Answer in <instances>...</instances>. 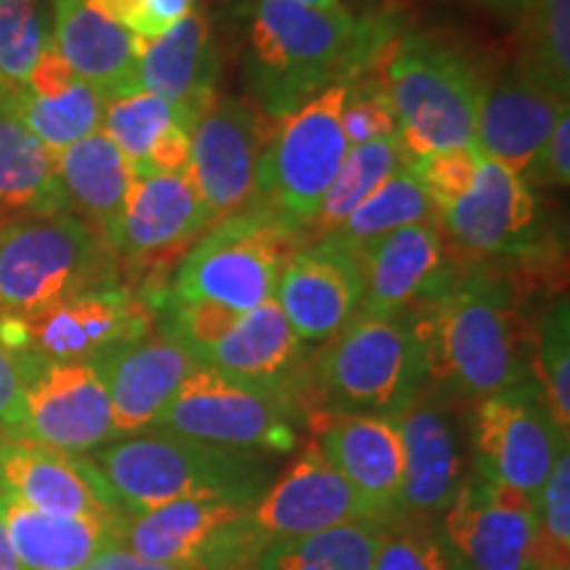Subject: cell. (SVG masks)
Instances as JSON below:
<instances>
[{"instance_id": "6da1fadb", "label": "cell", "mask_w": 570, "mask_h": 570, "mask_svg": "<svg viewBox=\"0 0 570 570\" xmlns=\"http://www.w3.org/2000/svg\"><path fill=\"white\" fill-rule=\"evenodd\" d=\"M425 360V389L452 402H481L531 381L518 331L515 291L499 275H446L410 309Z\"/></svg>"}, {"instance_id": "7a4b0ae2", "label": "cell", "mask_w": 570, "mask_h": 570, "mask_svg": "<svg viewBox=\"0 0 570 570\" xmlns=\"http://www.w3.org/2000/svg\"><path fill=\"white\" fill-rule=\"evenodd\" d=\"M394 40L386 27L341 9L254 0L248 9L246 75L259 109L283 119L331 85L362 75Z\"/></svg>"}, {"instance_id": "3957f363", "label": "cell", "mask_w": 570, "mask_h": 570, "mask_svg": "<svg viewBox=\"0 0 570 570\" xmlns=\"http://www.w3.org/2000/svg\"><path fill=\"white\" fill-rule=\"evenodd\" d=\"M90 462L127 515L188 499L254 504L277 473L273 454L204 444L164 431L111 441L96 449Z\"/></svg>"}, {"instance_id": "277c9868", "label": "cell", "mask_w": 570, "mask_h": 570, "mask_svg": "<svg viewBox=\"0 0 570 570\" xmlns=\"http://www.w3.org/2000/svg\"><path fill=\"white\" fill-rule=\"evenodd\" d=\"M375 63L410 164L473 146L483 80L460 53L425 35H404L391 40Z\"/></svg>"}, {"instance_id": "5b68a950", "label": "cell", "mask_w": 570, "mask_h": 570, "mask_svg": "<svg viewBox=\"0 0 570 570\" xmlns=\"http://www.w3.org/2000/svg\"><path fill=\"white\" fill-rule=\"evenodd\" d=\"M320 412L399 417L425 389V360L412 315H354L309 370Z\"/></svg>"}, {"instance_id": "8992f818", "label": "cell", "mask_w": 570, "mask_h": 570, "mask_svg": "<svg viewBox=\"0 0 570 570\" xmlns=\"http://www.w3.org/2000/svg\"><path fill=\"white\" fill-rule=\"evenodd\" d=\"M346 82L331 85L302 109L281 119L256 161L248 212L306 240L323 198L346 159L341 104Z\"/></svg>"}, {"instance_id": "52a82bcc", "label": "cell", "mask_w": 570, "mask_h": 570, "mask_svg": "<svg viewBox=\"0 0 570 570\" xmlns=\"http://www.w3.org/2000/svg\"><path fill=\"white\" fill-rule=\"evenodd\" d=\"M117 285L111 248L82 217L0 225V315H30L85 291Z\"/></svg>"}, {"instance_id": "ba28073f", "label": "cell", "mask_w": 570, "mask_h": 570, "mask_svg": "<svg viewBox=\"0 0 570 570\" xmlns=\"http://www.w3.org/2000/svg\"><path fill=\"white\" fill-rule=\"evenodd\" d=\"M164 333L188 348L198 365L246 386L275 391L294 402L296 391L306 389L304 341L296 336L275 298L252 312L175 302Z\"/></svg>"}, {"instance_id": "9c48e42d", "label": "cell", "mask_w": 570, "mask_h": 570, "mask_svg": "<svg viewBox=\"0 0 570 570\" xmlns=\"http://www.w3.org/2000/svg\"><path fill=\"white\" fill-rule=\"evenodd\" d=\"M302 240L254 212L219 219L185 254L175 277V302L252 312L275 298L288 256Z\"/></svg>"}, {"instance_id": "30bf717a", "label": "cell", "mask_w": 570, "mask_h": 570, "mask_svg": "<svg viewBox=\"0 0 570 570\" xmlns=\"http://www.w3.org/2000/svg\"><path fill=\"white\" fill-rule=\"evenodd\" d=\"M151 431L204 444L285 454L294 452L298 441L296 402L196 365L156 417Z\"/></svg>"}, {"instance_id": "8fae6325", "label": "cell", "mask_w": 570, "mask_h": 570, "mask_svg": "<svg viewBox=\"0 0 570 570\" xmlns=\"http://www.w3.org/2000/svg\"><path fill=\"white\" fill-rule=\"evenodd\" d=\"M468 436L475 473L531 499L568 449V433L554 420L537 377L475 402Z\"/></svg>"}, {"instance_id": "7c38bea8", "label": "cell", "mask_w": 570, "mask_h": 570, "mask_svg": "<svg viewBox=\"0 0 570 570\" xmlns=\"http://www.w3.org/2000/svg\"><path fill=\"white\" fill-rule=\"evenodd\" d=\"M252 504L169 502L127 515L119 525V547L142 560L188 570H248L262 547L248 531Z\"/></svg>"}, {"instance_id": "4fadbf2b", "label": "cell", "mask_w": 570, "mask_h": 570, "mask_svg": "<svg viewBox=\"0 0 570 570\" xmlns=\"http://www.w3.org/2000/svg\"><path fill=\"white\" fill-rule=\"evenodd\" d=\"M151 331L148 309L127 288L104 285L30 315H0V346L51 362H88Z\"/></svg>"}, {"instance_id": "5bb4252c", "label": "cell", "mask_w": 570, "mask_h": 570, "mask_svg": "<svg viewBox=\"0 0 570 570\" xmlns=\"http://www.w3.org/2000/svg\"><path fill=\"white\" fill-rule=\"evenodd\" d=\"M458 570H537V504L523 491L468 470L439 518Z\"/></svg>"}, {"instance_id": "9a60e30c", "label": "cell", "mask_w": 570, "mask_h": 570, "mask_svg": "<svg viewBox=\"0 0 570 570\" xmlns=\"http://www.w3.org/2000/svg\"><path fill=\"white\" fill-rule=\"evenodd\" d=\"M13 356L24 377L27 417L21 441L63 454H88L117 441L109 394L90 362Z\"/></svg>"}, {"instance_id": "2e32d148", "label": "cell", "mask_w": 570, "mask_h": 570, "mask_svg": "<svg viewBox=\"0 0 570 570\" xmlns=\"http://www.w3.org/2000/svg\"><path fill=\"white\" fill-rule=\"evenodd\" d=\"M0 494L59 518H85L119 531L127 512L90 458L21 439H0Z\"/></svg>"}, {"instance_id": "e0dca14e", "label": "cell", "mask_w": 570, "mask_h": 570, "mask_svg": "<svg viewBox=\"0 0 570 570\" xmlns=\"http://www.w3.org/2000/svg\"><path fill=\"white\" fill-rule=\"evenodd\" d=\"M265 122L256 106L238 98H214L190 132L194 180L214 223L244 212L252 204L256 161L265 148Z\"/></svg>"}, {"instance_id": "ac0fdd59", "label": "cell", "mask_w": 570, "mask_h": 570, "mask_svg": "<svg viewBox=\"0 0 570 570\" xmlns=\"http://www.w3.org/2000/svg\"><path fill=\"white\" fill-rule=\"evenodd\" d=\"M370 520L338 470L309 441L281 479L248 508L246 523L262 552L285 539L309 537L333 525Z\"/></svg>"}, {"instance_id": "d6986e66", "label": "cell", "mask_w": 570, "mask_h": 570, "mask_svg": "<svg viewBox=\"0 0 570 570\" xmlns=\"http://www.w3.org/2000/svg\"><path fill=\"white\" fill-rule=\"evenodd\" d=\"M362 259L333 238L312 240L285 262L275 302L304 344H325L360 312Z\"/></svg>"}, {"instance_id": "ffe728a7", "label": "cell", "mask_w": 570, "mask_h": 570, "mask_svg": "<svg viewBox=\"0 0 570 570\" xmlns=\"http://www.w3.org/2000/svg\"><path fill=\"white\" fill-rule=\"evenodd\" d=\"M439 227L470 256H518L539 248L533 190L487 154L465 194L439 212Z\"/></svg>"}, {"instance_id": "44dd1931", "label": "cell", "mask_w": 570, "mask_h": 570, "mask_svg": "<svg viewBox=\"0 0 570 570\" xmlns=\"http://www.w3.org/2000/svg\"><path fill=\"white\" fill-rule=\"evenodd\" d=\"M88 362L109 394L117 439L151 431L169 399L198 365L194 354L164 331H148L140 338L104 348Z\"/></svg>"}, {"instance_id": "7402d4cb", "label": "cell", "mask_w": 570, "mask_h": 570, "mask_svg": "<svg viewBox=\"0 0 570 570\" xmlns=\"http://www.w3.org/2000/svg\"><path fill=\"white\" fill-rule=\"evenodd\" d=\"M317 446L375 523L399 518L404 446L394 417L315 412Z\"/></svg>"}, {"instance_id": "603a6c76", "label": "cell", "mask_w": 570, "mask_h": 570, "mask_svg": "<svg viewBox=\"0 0 570 570\" xmlns=\"http://www.w3.org/2000/svg\"><path fill=\"white\" fill-rule=\"evenodd\" d=\"M404 446L399 518L436 520L458 497L465 479V439L454 407L423 389L412 407L396 417Z\"/></svg>"}, {"instance_id": "cb8c5ba5", "label": "cell", "mask_w": 570, "mask_h": 570, "mask_svg": "<svg viewBox=\"0 0 570 570\" xmlns=\"http://www.w3.org/2000/svg\"><path fill=\"white\" fill-rule=\"evenodd\" d=\"M562 111H568V98L518 61L497 82L483 85L475 146L510 173L525 177Z\"/></svg>"}, {"instance_id": "d4e9b609", "label": "cell", "mask_w": 570, "mask_h": 570, "mask_svg": "<svg viewBox=\"0 0 570 570\" xmlns=\"http://www.w3.org/2000/svg\"><path fill=\"white\" fill-rule=\"evenodd\" d=\"M140 90L161 101L196 127L198 117L217 98L219 56L204 11L190 9L177 24L154 40H138Z\"/></svg>"}, {"instance_id": "484cf974", "label": "cell", "mask_w": 570, "mask_h": 570, "mask_svg": "<svg viewBox=\"0 0 570 570\" xmlns=\"http://www.w3.org/2000/svg\"><path fill=\"white\" fill-rule=\"evenodd\" d=\"M206 225L214 219L188 173L135 177L109 248L132 262L154 259L190 244Z\"/></svg>"}, {"instance_id": "4316f807", "label": "cell", "mask_w": 570, "mask_h": 570, "mask_svg": "<svg viewBox=\"0 0 570 570\" xmlns=\"http://www.w3.org/2000/svg\"><path fill=\"white\" fill-rule=\"evenodd\" d=\"M53 46L77 80L106 98L140 90L138 38L104 9L101 0H56Z\"/></svg>"}, {"instance_id": "83f0119b", "label": "cell", "mask_w": 570, "mask_h": 570, "mask_svg": "<svg viewBox=\"0 0 570 570\" xmlns=\"http://www.w3.org/2000/svg\"><path fill=\"white\" fill-rule=\"evenodd\" d=\"M362 259L365 296L356 315L391 317L423 302L444 283L446 244L439 223L402 227L367 248Z\"/></svg>"}, {"instance_id": "f1b7e54d", "label": "cell", "mask_w": 570, "mask_h": 570, "mask_svg": "<svg viewBox=\"0 0 570 570\" xmlns=\"http://www.w3.org/2000/svg\"><path fill=\"white\" fill-rule=\"evenodd\" d=\"M101 130L130 161L135 177L185 173L194 125L154 92L106 98Z\"/></svg>"}, {"instance_id": "f546056e", "label": "cell", "mask_w": 570, "mask_h": 570, "mask_svg": "<svg viewBox=\"0 0 570 570\" xmlns=\"http://www.w3.org/2000/svg\"><path fill=\"white\" fill-rule=\"evenodd\" d=\"M53 159L67 206L80 212L90 225H96V233L109 246L111 235L122 219L127 194L135 183L130 161L104 130L53 154Z\"/></svg>"}, {"instance_id": "4dcf8cb0", "label": "cell", "mask_w": 570, "mask_h": 570, "mask_svg": "<svg viewBox=\"0 0 570 570\" xmlns=\"http://www.w3.org/2000/svg\"><path fill=\"white\" fill-rule=\"evenodd\" d=\"M0 520L27 570H82L96 554L119 544V531L114 525L85 518L46 515L3 494Z\"/></svg>"}, {"instance_id": "1f68e13d", "label": "cell", "mask_w": 570, "mask_h": 570, "mask_svg": "<svg viewBox=\"0 0 570 570\" xmlns=\"http://www.w3.org/2000/svg\"><path fill=\"white\" fill-rule=\"evenodd\" d=\"M53 151L0 109V223L67 214Z\"/></svg>"}, {"instance_id": "d6a6232c", "label": "cell", "mask_w": 570, "mask_h": 570, "mask_svg": "<svg viewBox=\"0 0 570 570\" xmlns=\"http://www.w3.org/2000/svg\"><path fill=\"white\" fill-rule=\"evenodd\" d=\"M0 109L13 114L48 151L59 154L101 130L106 96L82 80L59 96H35L24 85L0 80Z\"/></svg>"}, {"instance_id": "836d02e7", "label": "cell", "mask_w": 570, "mask_h": 570, "mask_svg": "<svg viewBox=\"0 0 570 570\" xmlns=\"http://www.w3.org/2000/svg\"><path fill=\"white\" fill-rule=\"evenodd\" d=\"M386 523L354 520L269 544L248 570H373Z\"/></svg>"}, {"instance_id": "e575fe53", "label": "cell", "mask_w": 570, "mask_h": 570, "mask_svg": "<svg viewBox=\"0 0 570 570\" xmlns=\"http://www.w3.org/2000/svg\"><path fill=\"white\" fill-rule=\"evenodd\" d=\"M404 167H410V156L404 151L399 135L348 148L336 180L327 188L315 223L306 233V244L338 230L356 206L365 202L367 196H373L389 177H394Z\"/></svg>"}, {"instance_id": "d590c367", "label": "cell", "mask_w": 570, "mask_h": 570, "mask_svg": "<svg viewBox=\"0 0 570 570\" xmlns=\"http://www.w3.org/2000/svg\"><path fill=\"white\" fill-rule=\"evenodd\" d=\"M420 223H439V212L428 198L423 185L417 183V177L412 175V169L404 167L356 206L338 230L325 235V238L338 240L348 252L362 256L386 235Z\"/></svg>"}, {"instance_id": "8d00e7d4", "label": "cell", "mask_w": 570, "mask_h": 570, "mask_svg": "<svg viewBox=\"0 0 570 570\" xmlns=\"http://www.w3.org/2000/svg\"><path fill=\"white\" fill-rule=\"evenodd\" d=\"M529 48L520 63L562 98L570 90V0H537L525 11Z\"/></svg>"}, {"instance_id": "74e56055", "label": "cell", "mask_w": 570, "mask_h": 570, "mask_svg": "<svg viewBox=\"0 0 570 570\" xmlns=\"http://www.w3.org/2000/svg\"><path fill=\"white\" fill-rule=\"evenodd\" d=\"M51 38L40 0H0V80L24 85Z\"/></svg>"}, {"instance_id": "f35d334b", "label": "cell", "mask_w": 570, "mask_h": 570, "mask_svg": "<svg viewBox=\"0 0 570 570\" xmlns=\"http://www.w3.org/2000/svg\"><path fill=\"white\" fill-rule=\"evenodd\" d=\"M373 570H458L436 520L396 518L386 523Z\"/></svg>"}, {"instance_id": "ab89813d", "label": "cell", "mask_w": 570, "mask_h": 570, "mask_svg": "<svg viewBox=\"0 0 570 570\" xmlns=\"http://www.w3.org/2000/svg\"><path fill=\"white\" fill-rule=\"evenodd\" d=\"M537 381L562 431L570 428V312L568 296L554 298L547 309L537 346Z\"/></svg>"}, {"instance_id": "60d3db41", "label": "cell", "mask_w": 570, "mask_h": 570, "mask_svg": "<svg viewBox=\"0 0 570 570\" xmlns=\"http://www.w3.org/2000/svg\"><path fill=\"white\" fill-rule=\"evenodd\" d=\"M537 504V570L570 560V454L562 449L552 473L533 499Z\"/></svg>"}, {"instance_id": "b9f144b4", "label": "cell", "mask_w": 570, "mask_h": 570, "mask_svg": "<svg viewBox=\"0 0 570 570\" xmlns=\"http://www.w3.org/2000/svg\"><path fill=\"white\" fill-rule=\"evenodd\" d=\"M341 130L348 148L399 135L394 109L377 77L356 75L346 82V96L341 104Z\"/></svg>"}, {"instance_id": "7bdbcfd3", "label": "cell", "mask_w": 570, "mask_h": 570, "mask_svg": "<svg viewBox=\"0 0 570 570\" xmlns=\"http://www.w3.org/2000/svg\"><path fill=\"white\" fill-rule=\"evenodd\" d=\"M483 151L479 146H462V148H449V151H436L420 156L410 164L412 175L417 177V183L423 185V190L431 198L436 212L446 209L449 204H454L465 194L473 183L475 169H479Z\"/></svg>"}, {"instance_id": "ee69618b", "label": "cell", "mask_w": 570, "mask_h": 570, "mask_svg": "<svg viewBox=\"0 0 570 570\" xmlns=\"http://www.w3.org/2000/svg\"><path fill=\"white\" fill-rule=\"evenodd\" d=\"M101 6L138 40H154L196 9V0H101Z\"/></svg>"}, {"instance_id": "f6af8a7d", "label": "cell", "mask_w": 570, "mask_h": 570, "mask_svg": "<svg viewBox=\"0 0 570 570\" xmlns=\"http://www.w3.org/2000/svg\"><path fill=\"white\" fill-rule=\"evenodd\" d=\"M525 185H550V188H568L570 183V111H562L558 125L550 132L537 159L525 173Z\"/></svg>"}, {"instance_id": "bcb514c9", "label": "cell", "mask_w": 570, "mask_h": 570, "mask_svg": "<svg viewBox=\"0 0 570 570\" xmlns=\"http://www.w3.org/2000/svg\"><path fill=\"white\" fill-rule=\"evenodd\" d=\"M24 377L11 352L0 346V439L24 436Z\"/></svg>"}, {"instance_id": "7dc6e473", "label": "cell", "mask_w": 570, "mask_h": 570, "mask_svg": "<svg viewBox=\"0 0 570 570\" xmlns=\"http://www.w3.org/2000/svg\"><path fill=\"white\" fill-rule=\"evenodd\" d=\"M75 82H77V75L69 69V63L61 59V53L56 51L53 38H51L48 48L40 56V61L35 63L32 75L27 77L24 88L35 92V96H59V92L69 90Z\"/></svg>"}, {"instance_id": "c3c4849f", "label": "cell", "mask_w": 570, "mask_h": 570, "mask_svg": "<svg viewBox=\"0 0 570 570\" xmlns=\"http://www.w3.org/2000/svg\"><path fill=\"white\" fill-rule=\"evenodd\" d=\"M82 570H188V568H175V566H164V562H151L142 560L138 554H132L125 547H109L101 554H96L88 566Z\"/></svg>"}, {"instance_id": "681fc988", "label": "cell", "mask_w": 570, "mask_h": 570, "mask_svg": "<svg viewBox=\"0 0 570 570\" xmlns=\"http://www.w3.org/2000/svg\"><path fill=\"white\" fill-rule=\"evenodd\" d=\"M0 570H27L19 562L17 552H13L9 533H6V529H3V520H0Z\"/></svg>"}, {"instance_id": "f907efd6", "label": "cell", "mask_w": 570, "mask_h": 570, "mask_svg": "<svg viewBox=\"0 0 570 570\" xmlns=\"http://www.w3.org/2000/svg\"><path fill=\"white\" fill-rule=\"evenodd\" d=\"M481 3L491 6V9L504 11V13H525L537 0H481Z\"/></svg>"}, {"instance_id": "816d5d0a", "label": "cell", "mask_w": 570, "mask_h": 570, "mask_svg": "<svg viewBox=\"0 0 570 570\" xmlns=\"http://www.w3.org/2000/svg\"><path fill=\"white\" fill-rule=\"evenodd\" d=\"M288 3L312 6V9H336V6H341L338 0H288Z\"/></svg>"}, {"instance_id": "f5cc1de1", "label": "cell", "mask_w": 570, "mask_h": 570, "mask_svg": "<svg viewBox=\"0 0 570 570\" xmlns=\"http://www.w3.org/2000/svg\"><path fill=\"white\" fill-rule=\"evenodd\" d=\"M539 570H570V566H544V568H539Z\"/></svg>"}, {"instance_id": "db71d44e", "label": "cell", "mask_w": 570, "mask_h": 570, "mask_svg": "<svg viewBox=\"0 0 570 570\" xmlns=\"http://www.w3.org/2000/svg\"><path fill=\"white\" fill-rule=\"evenodd\" d=\"M0 225H3V223H0Z\"/></svg>"}]
</instances>
